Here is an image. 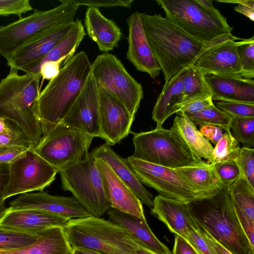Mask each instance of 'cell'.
I'll list each match as a JSON object with an SVG mask.
<instances>
[{"label": "cell", "mask_w": 254, "mask_h": 254, "mask_svg": "<svg viewBox=\"0 0 254 254\" xmlns=\"http://www.w3.org/2000/svg\"><path fill=\"white\" fill-rule=\"evenodd\" d=\"M9 146L33 147L26 135L14 123L12 124L8 121L5 128L0 133V147Z\"/></svg>", "instance_id": "f35d334b"}, {"label": "cell", "mask_w": 254, "mask_h": 254, "mask_svg": "<svg viewBox=\"0 0 254 254\" xmlns=\"http://www.w3.org/2000/svg\"><path fill=\"white\" fill-rule=\"evenodd\" d=\"M187 69L165 83L152 111L156 127H162L165 121L176 114L183 101V81Z\"/></svg>", "instance_id": "83f0119b"}, {"label": "cell", "mask_w": 254, "mask_h": 254, "mask_svg": "<svg viewBox=\"0 0 254 254\" xmlns=\"http://www.w3.org/2000/svg\"><path fill=\"white\" fill-rule=\"evenodd\" d=\"M91 73L97 85L122 103L134 118L143 98V89L121 61L111 54L99 55L91 64Z\"/></svg>", "instance_id": "8fae6325"}, {"label": "cell", "mask_w": 254, "mask_h": 254, "mask_svg": "<svg viewBox=\"0 0 254 254\" xmlns=\"http://www.w3.org/2000/svg\"><path fill=\"white\" fill-rule=\"evenodd\" d=\"M64 230L73 250L102 254H134L141 248L117 223L91 215L70 219Z\"/></svg>", "instance_id": "5b68a950"}, {"label": "cell", "mask_w": 254, "mask_h": 254, "mask_svg": "<svg viewBox=\"0 0 254 254\" xmlns=\"http://www.w3.org/2000/svg\"><path fill=\"white\" fill-rule=\"evenodd\" d=\"M98 86L101 138L107 145H113L128 135L134 118L119 100Z\"/></svg>", "instance_id": "9a60e30c"}, {"label": "cell", "mask_w": 254, "mask_h": 254, "mask_svg": "<svg viewBox=\"0 0 254 254\" xmlns=\"http://www.w3.org/2000/svg\"><path fill=\"white\" fill-rule=\"evenodd\" d=\"M126 160L141 182L155 190L163 197L189 202L210 196L197 190L174 169L147 162L132 156Z\"/></svg>", "instance_id": "7c38bea8"}, {"label": "cell", "mask_w": 254, "mask_h": 254, "mask_svg": "<svg viewBox=\"0 0 254 254\" xmlns=\"http://www.w3.org/2000/svg\"><path fill=\"white\" fill-rule=\"evenodd\" d=\"M240 149L239 143L234 138L232 133L225 132L213 148L211 164L235 161Z\"/></svg>", "instance_id": "d590c367"}, {"label": "cell", "mask_w": 254, "mask_h": 254, "mask_svg": "<svg viewBox=\"0 0 254 254\" xmlns=\"http://www.w3.org/2000/svg\"><path fill=\"white\" fill-rule=\"evenodd\" d=\"M58 173L62 189L70 191L90 215L101 218L107 212L110 205L91 151Z\"/></svg>", "instance_id": "9c48e42d"}, {"label": "cell", "mask_w": 254, "mask_h": 254, "mask_svg": "<svg viewBox=\"0 0 254 254\" xmlns=\"http://www.w3.org/2000/svg\"><path fill=\"white\" fill-rule=\"evenodd\" d=\"M174 170L197 190L206 195L215 193L224 186L216 171L214 164L203 161Z\"/></svg>", "instance_id": "f1b7e54d"}, {"label": "cell", "mask_w": 254, "mask_h": 254, "mask_svg": "<svg viewBox=\"0 0 254 254\" xmlns=\"http://www.w3.org/2000/svg\"><path fill=\"white\" fill-rule=\"evenodd\" d=\"M91 71L87 55L80 52L60 68L40 92L34 112L43 133L62 121L81 92Z\"/></svg>", "instance_id": "7a4b0ae2"}, {"label": "cell", "mask_w": 254, "mask_h": 254, "mask_svg": "<svg viewBox=\"0 0 254 254\" xmlns=\"http://www.w3.org/2000/svg\"><path fill=\"white\" fill-rule=\"evenodd\" d=\"M107 213L110 220L123 227L141 248L156 254H172L169 248L153 234L146 219L112 207L109 208Z\"/></svg>", "instance_id": "d4e9b609"}, {"label": "cell", "mask_w": 254, "mask_h": 254, "mask_svg": "<svg viewBox=\"0 0 254 254\" xmlns=\"http://www.w3.org/2000/svg\"><path fill=\"white\" fill-rule=\"evenodd\" d=\"M66 62L62 59L56 61H49L43 63L40 67L39 73L43 80H51L59 72L60 67Z\"/></svg>", "instance_id": "c3c4849f"}, {"label": "cell", "mask_w": 254, "mask_h": 254, "mask_svg": "<svg viewBox=\"0 0 254 254\" xmlns=\"http://www.w3.org/2000/svg\"><path fill=\"white\" fill-rule=\"evenodd\" d=\"M216 107L232 118L254 117V103L219 101Z\"/></svg>", "instance_id": "60d3db41"}, {"label": "cell", "mask_w": 254, "mask_h": 254, "mask_svg": "<svg viewBox=\"0 0 254 254\" xmlns=\"http://www.w3.org/2000/svg\"><path fill=\"white\" fill-rule=\"evenodd\" d=\"M132 142L134 149L131 156L150 163L175 169L203 161L172 127L134 133Z\"/></svg>", "instance_id": "ba28073f"}, {"label": "cell", "mask_w": 254, "mask_h": 254, "mask_svg": "<svg viewBox=\"0 0 254 254\" xmlns=\"http://www.w3.org/2000/svg\"><path fill=\"white\" fill-rule=\"evenodd\" d=\"M30 148L21 146L0 147V163L9 164L21 157Z\"/></svg>", "instance_id": "7dc6e473"}, {"label": "cell", "mask_w": 254, "mask_h": 254, "mask_svg": "<svg viewBox=\"0 0 254 254\" xmlns=\"http://www.w3.org/2000/svg\"><path fill=\"white\" fill-rule=\"evenodd\" d=\"M175 117L173 128L181 136L191 151L199 158L212 163L213 147L196 128L195 125L184 114Z\"/></svg>", "instance_id": "f546056e"}, {"label": "cell", "mask_w": 254, "mask_h": 254, "mask_svg": "<svg viewBox=\"0 0 254 254\" xmlns=\"http://www.w3.org/2000/svg\"><path fill=\"white\" fill-rule=\"evenodd\" d=\"M96 160L110 207L145 219L139 198L106 163L100 159Z\"/></svg>", "instance_id": "ffe728a7"}, {"label": "cell", "mask_w": 254, "mask_h": 254, "mask_svg": "<svg viewBox=\"0 0 254 254\" xmlns=\"http://www.w3.org/2000/svg\"><path fill=\"white\" fill-rule=\"evenodd\" d=\"M61 123L94 137L101 138L98 86L91 73L77 100Z\"/></svg>", "instance_id": "5bb4252c"}, {"label": "cell", "mask_w": 254, "mask_h": 254, "mask_svg": "<svg viewBox=\"0 0 254 254\" xmlns=\"http://www.w3.org/2000/svg\"><path fill=\"white\" fill-rule=\"evenodd\" d=\"M235 10L254 21V0H243L234 8Z\"/></svg>", "instance_id": "f5cc1de1"}, {"label": "cell", "mask_w": 254, "mask_h": 254, "mask_svg": "<svg viewBox=\"0 0 254 254\" xmlns=\"http://www.w3.org/2000/svg\"><path fill=\"white\" fill-rule=\"evenodd\" d=\"M151 212L166 225L170 231L186 240L191 229L197 227L188 202L158 195L153 198Z\"/></svg>", "instance_id": "7402d4cb"}, {"label": "cell", "mask_w": 254, "mask_h": 254, "mask_svg": "<svg viewBox=\"0 0 254 254\" xmlns=\"http://www.w3.org/2000/svg\"><path fill=\"white\" fill-rule=\"evenodd\" d=\"M7 208L5 207L4 201H0V218L5 212Z\"/></svg>", "instance_id": "680465c9"}, {"label": "cell", "mask_w": 254, "mask_h": 254, "mask_svg": "<svg viewBox=\"0 0 254 254\" xmlns=\"http://www.w3.org/2000/svg\"><path fill=\"white\" fill-rule=\"evenodd\" d=\"M211 96V91L205 80V74L194 65L188 67L183 81V101L182 104Z\"/></svg>", "instance_id": "d6a6232c"}, {"label": "cell", "mask_w": 254, "mask_h": 254, "mask_svg": "<svg viewBox=\"0 0 254 254\" xmlns=\"http://www.w3.org/2000/svg\"><path fill=\"white\" fill-rule=\"evenodd\" d=\"M91 152L96 159L103 161L110 167L139 198L142 204L152 208L153 205V194L145 188L126 159L120 156L106 144L97 147Z\"/></svg>", "instance_id": "603a6c76"}, {"label": "cell", "mask_w": 254, "mask_h": 254, "mask_svg": "<svg viewBox=\"0 0 254 254\" xmlns=\"http://www.w3.org/2000/svg\"><path fill=\"white\" fill-rule=\"evenodd\" d=\"M228 191L236 213L254 222V189L241 177L229 186Z\"/></svg>", "instance_id": "1f68e13d"}, {"label": "cell", "mask_w": 254, "mask_h": 254, "mask_svg": "<svg viewBox=\"0 0 254 254\" xmlns=\"http://www.w3.org/2000/svg\"><path fill=\"white\" fill-rule=\"evenodd\" d=\"M48 10H34L28 16L0 26V55L8 60L21 47L39 35L74 22L79 6L70 0Z\"/></svg>", "instance_id": "52a82bcc"}, {"label": "cell", "mask_w": 254, "mask_h": 254, "mask_svg": "<svg viewBox=\"0 0 254 254\" xmlns=\"http://www.w3.org/2000/svg\"><path fill=\"white\" fill-rule=\"evenodd\" d=\"M37 234H30L0 228V250L7 251L25 247L36 239Z\"/></svg>", "instance_id": "74e56055"}, {"label": "cell", "mask_w": 254, "mask_h": 254, "mask_svg": "<svg viewBox=\"0 0 254 254\" xmlns=\"http://www.w3.org/2000/svg\"><path fill=\"white\" fill-rule=\"evenodd\" d=\"M234 36L214 44L206 49L194 65L204 74L239 75L241 72L237 42Z\"/></svg>", "instance_id": "e0dca14e"}, {"label": "cell", "mask_w": 254, "mask_h": 254, "mask_svg": "<svg viewBox=\"0 0 254 254\" xmlns=\"http://www.w3.org/2000/svg\"><path fill=\"white\" fill-rule=\"evenodd\" d=\"M224 186L215 193L188 202L197 226L232 254H254V247L240 224L229 191Z\"/></svg>", "instance_id": "3957f363"}, {"label": "cell", "mask_w": 254, "mask_h": 254, "mask_svg": "<svg viewBox=\"0 0 254 254\" xmlns=\"http://www.w3.org/2000/svg\"><path fill=\"white\" fill-rule=\"evenodd\" d=\"M73 250L62 227H53L39 232L36 240L25 247L0 254H73Z\"/></svg>", "instance_id": "4316f807"}, {"label": "cell", "mask_w": 254, "mask_h": 254, "mask_svg": "<svg viewBox=\"0 0 254 254\" xmlns=\"http://www.w3.org/2000/svg\"><path fill=\"white\" fill-rule=\"evenodd\" d=\"M199 131L206 139L215 145L218 143L225 132L221 127L209 125L199 126Z\"/></svg>", "instance_id": "681fc988"}, {"label": "cell", "mask_w": 254, "mask_h": 254, "mask_svg": "<svg viewBox=\"0 0 254 254\" xmlns=\"http://www.w3.org/2000/svg\"><path fill=\"white\" fill-rule=\"evenodd\" d=\"M198 254H216L202 230L197 225L189 233L187 240Z\"/></svg>", "instance_id": "7bdbcfd3"}, {"label": "cell", "mask_w": 254, "mask_h": 254, "mask_svg": "<svg viewBox=\"0 0 254 254\" xmlns=\"http://www.w3.org/2000/svg\"><path fill=\"white\" fill-rule=\"evenodd\" d=\"M140 18L148 43L163 71L165 83L193 65L202 52L214 44L200 42L160 13H140Z\"/></svg>", "instance_id": "6da1fadb"}, {"label": "cell", "mask_w": 254, "mask_h": 254, "mask_svg": "<svg viewBox=\"0 0 254 254\" xmlns=\"http://www.w3.org/2000/svg\"><path fill=\"white\" fill-rule=\"evenodd\" d=\"M86 34L81 21L77 19L67 35L35 66L27 70L26 73H39L41 65L49 61L64 59L67 63L74 54Z\"/></svg>", "instance_id": "4dcf8cb0"}, {"label": "cell", "mask_w": 254, "mask_h": 254, "mask_svg": "<svg viewBox=\"0 0 254 254\" xmlns=\"http://www.w3.org/2000/svg\"><path fill=\"white\" fill-rule=\"evenodd\" d=\"M214 165L224 186H230L242 177L235 161L216 163Z\"/></svg>", "instance_id": "b9f144b4"}, {"label": "cell", "mask_w": 254, "mask_h": 254, "mask_svg": "<svg viewBox=\"0 0 254 254\" xmlns=\"http://www.w3.org/2000/svg\"><path fill=\"white\" fill-rule=\"evenodd\" d=\"M194 125L218 126L225 132H231L232 118L215 105L198 112L185 114Z\"/></svg>", "instance_id": "836d02e7"}, {"label": "cell", "mask_w": 254, "mask_h": 254, "mask_svg": "<svg viewBox=\"0 0 254 254\" xmlns=\"http://www.w3.org/2000/svg\"><path fill=\"white\" fill-rule=\"evenodd\" d=\"M70 219L36 209L10 210L7 208L0 218V228L30 233L53 227H62Z\"/></svg>", "instance_id": "44dd1931"}, {"label": "cell", "mask_w": 254, "mask_h": 254, "mask_svg": "<svg viewBox=\"0 0 254 254\" xmlns=\"http://www.w3.org/2000/svg\"><path fill=\"white\" fill-rule=\"evenodd\" d=\"M73 254H102L96 252L84 250V249H75L73 250Z\"/></svg>", "instance_id": "11a10c76"}, {"label": "cell", "mask_w": 254, "mask_h": 254, "mask_svg": "<svg viewBox=\"0 0 254 254\" xmlns=\"http://www.w3.org/2000/svg\"></svg>", "instance_id": "91938a15"}, {"label": "cell", "mask_w": 254, "mask_h": 254, "mask_svg": "<svg viewBox=\"0 0 254 254\" xmlns=\"http://www.w3.org/2000/svg\"><path fill=\"white\" fill-rule=\"evenodd\" d=\"M41 78L40 73L19 75L18 70L10 68L0 81V117L17 126L34 147L43 135L41 124L34 112Z\"/></svg>", "instance_id": "277c9868"}, {"label": "cell", "mask_w": 254, "mask_h": 254, "mask_svg": "<svg viewBox=\"0 0 254 254\" xmlns=\"http://www.w3.org/2000/svg\"><path fill=\"white\" fill-rule=\"evenodd\" d=\"M134 254H156L142 248H140L134 252Z\"/></svg>", "instance_id": "9f6ffc18"}, {"label": "cell", "mask_w": 254, "mask_h": 254, "mask_svg": "<svg viewBox=\"0 0 254 254\" xmlns=\"http://www.w3.org/2000/svg\"><path fill=\"white\" fill-rule=\"evenodd\" d=\"M32 10L29 0H0V16L14 14L21 18L23 14Z\"/></svg>", "instance_id": "ee69618b"}, {"label": "cell", "mask_w": 254, "mask_h": 254, "mask_svg": "<svg viewBox=\"0 0 254 254\" xmlns=\"http://www.w3.org/2000/svg\"><path fill=\"white\" fill-rule=\"evenodd\" d=\"M10 174L9 164L0 163V201H4V195L8 184Z\"/></svg>", "instance_id": "816d5d0a"}, {"label": "cell", "mask_w": 254, "mask_h": 254, "mask_svg": "<svg viewBox=\"0 0 254 254\" xmlns=\"http://www.w3.org/2000/svg\"><path fill=\"white\" fill-rule=\"evenodd\" d=\"M173 22L189 35L205 45L232 37L233 28L214 6L200 0H157Z\"/></svg>", "instance_id": "8992f818"}, {"label": "cell", "mask_w": 254, "mask_h": 254, "mask_svg": "<svg viewBox=\"0 0 254 254\" xmlns=\"http://www.w3.org/2000/svg\"><path fill=\"white\" fill-rule=\"evenodd\" d=\"M128 49L127 59L135 68L147 73L151 78L159 75L161 68L148 43L142 24L140 13L136 11L127 18Z\"/></svg>", "instance_id": "d6986e66"}, {"label": "cell", "mask_w": 254, "mask_h": 254, "mask_svg": "<svg viewBox=\"0 0 254 254\" xmlns=\"http://www.w3.org/2000/svg\"><path fill=\"white\" fill-rule=\"evenodd\" d=\"M232 135L243 146H254V117L234 118L231 126Z\"/></svg>", "instance_id": "8d00e7d4"}, {"label": "cell", "mask_w": 254, "mask_h": 254, "mask_svg": "<svg viewBox=\"0 0 254 254\" xmlns=\"http://www.w3.org/2000/svg\"><path fill=\"white\" fill-rule=\"evenodd\" d=\"M241 77L253 79L254 77V37L237 42Z\"/></svg>", "instance_id": "e575fe53"}, {"label": "cell", "mask_w": 254, "mask_h": 254, "mask_svg": "<svg viewBox=\"0 0 254 254\" xmlns=\"http://www.w3.org/2000/svg\"><path fill=\"white\" fill-rule=\"evenodd\" d=\"M94 137L60 123L43 133L34 151L59 171L82 159Z\"/></svg>", "instance_id": "30bf717a"}, {"label": "cell", "mask_w": 254, "mask_h": 254, "mask_svg": "<svg viewBox=\"0 0 254 254\" xmlns=\"http://www.w3.org/2000/svg\"><path fill=\"white\" fill-rule=\"evenodd\" d=\"M212 99L254 103V80L239 75H206Z\"/></svg>", "instance_id": "cb8c5ba5"}, {"label": "cell", "mask_w": 254, "mask_h": 254, "mask_svg": "<svg viewBox=\"0 0 254 254\" xmlns=\"http://www.w3.org/2000/svg\"><path fill=\"white\" fill-rule=\"evenodd\" d=\"M9 204L8 208L10 210L36 209L68 219L90 215L74 197L54 195L43 191L21 194Z\"/></svg>", "instance_id": "2e32d148"}, {"label": "cell", "mask_w": 254, "mask_h": 254, "mask_svg": "<svg viewBox=\"0 0 254 254\" xmlns=\"http://www.w3.org/2000/svg\"><path fill=\"white\" fill-rule=\"evenodd\" d=\"M211 97L192 100L182 104L176 114H191L213 107Z\"/></svg>", "instance_id": "bcb514c9"}, {"label": "cell", "mask_w": 254, "mask_h": 254, "mask_svg": "<svg viewBox=\"0 0 254 254\" xmlns=\"http://www.w3.org/2000/svg\"><path fill=\"white\" fill-rule=\"evenodd\" d=\"M34 148L9 164V180L4 200L19 194L42 191L55 180L58 169L39 156Z\"/></svg>", "instance_id": "4fadbf2b"}, {"label": "cell", "mask_w": 254, "mask_h": 254, "mask_svg": "<svg viewBox=\"0 0 254 254\" xmlns=\"http://www.w3.org/2000/svg\"><path fill=\"white\" fill-rule=\"evenodd\" d=\"M84 22L88 36L96 43L101 51L108 52L118 46L122 36L120 28L104 16L98 8L88 7Z\"/></svg>", "instance_id": "484cf974"}, {"label": "cell", "mask_w": 254, "mask_h": 254, "mask_svg": "<svg viewBox=\"0 0 254 254\" xmlns=\"http://www.w3.org/2000/svg\"><path fill=\"white\" fill-rule=\"evenodd\" d=\"M74 22L50 30L21 47L7 60L10 68L24 72L35 66L69 32Z\"/></svg>", "instance_id": "ac0fdd59"}, {"label": "cell", "mask_w": 254, "mask_h": 254, "mask_svg": "<svg viewBox=\"0 0 254 254\" xmlns=\"http://www.w3.org/2000/svg\"><path fill=\"white\" fill-rule=\"evenodd\" d=\"M202 231L204 233L206 236L207 237L209 243L213 248L216 254H232L224 247L219 244L217 242L210 237L207 234H206L203 230Z\"/></svg>", "instance_id": "db71d44e"}, {"label": "cell", "mask_w": 254, "mask_h": 254, "mask_svg": "<svg viewBox=\"0 0 254 254\" xmlns=\"http://www.w3.org/2000/svg\"><path fill=\"white\" fill-rule=\"evenodd\" d=\"M70 1L78 6L86 5L88 7H130L132 0H70Z\"/></svg>", "instance_id": "f6af8a7d"}, {"label": "cell", "mask_w": 254, "mask_h": 254, "mask_svg": "<svg viewBox=\"0 0 254 254\" xmlns=\"http://www.w3.org/2000/svg\"><path fill=\"white\" fill-rule=\"evenodd\" d=\"M172 254H198L193 247L186 239L175 235Z\"/></svg>", "instance_id": "f907efd6"}, {"label": "cell", "mask_w": 254, "mask_h": 254, "mask_svg": "<svg viewBox=\"0 0 254 254\" xmlns=\"http://www.w3.org/2000/svg\"><path fill=\"white\" fill-rule=\"evenodd\" d=\"M7 120L0 117V133H1L5 128L7 123Z\"/></svg>", "instance_id": "6f0895ef"}, {"label": "cell", "mask_w": 254, "mask_h": 254, "mask_svg": "<svg viewBox=\"0 0 254 254\" xmlns=\"http://www.w3.org/2000/svg\"><path fill=\"white\" fill-rule=\"evenodd\" d=\"M242 177L254 189V149L243 146L235 160Z\"/></svg>", "instance_id": "ab89813d"}]
</instances>
